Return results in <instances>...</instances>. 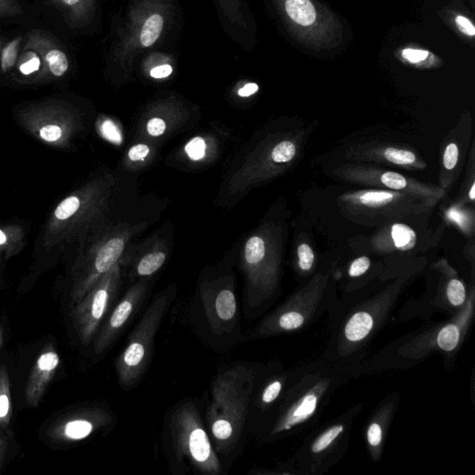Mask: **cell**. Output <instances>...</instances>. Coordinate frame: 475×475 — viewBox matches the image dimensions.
Listing matches in <instances>:
<instances>
[{"label":"cell","mask_w":475,"mask_h":475,"mask_svg":"<svg viewBox=\"0 0 475 475\" xmlns=\"http://www.w3.org/2000/svg\"><path fill=\"white\" fill-rule=\"evenodd\" d=\"M256 380V371L243 361L226 366L212 380L205 420L221 460L242 449Z\"/></svg>","instance_id":"cell-1"},{"label":"cell","mask_w":475,"mask_h":475,"mask_svg":"<svg viewBox=\"0 0 475 475\" xmlns=\"http://www.w3.org/2000/svg\"><path fill=\"white\" fill-rule=\"evenodd\" d=\"M185 320L212 350L226 354L242 343L244 338L233 274L215 272L202 277L189 301Z\"/></svg>","instance_id":"cell-2"},{"label":"cell","mask_w":475,"mask_h":475,"mask_svg":"<svg viewBox=\"0 0 475 475\" xmlns=\"http://www.w3.org/2000/svg\"><path fill=\"white\" fill-rule=\"evenodd\" d=\"M163 448L173 474L189 472L203 475H220L224 470L212 443L199 401L183 399L164 417Z\"/></svg>","instance_id":"cell-3"},{"label":"cell","mask_w":475,"mask_h":475,"mask_svg":"<svg viewBox=\"0 0 475 475\" xmlns=\"http://www.w3.org/2000/svg\"><path fill=\"white\" fill-rule=\"evenodd\" d=\"M287 236L285 220L270 221L246 242L240 265L245 279L243 309L246 318L258 315L275 293Z\"/></svg>","instance_id":"cell-4"},{"label":"cell","mask_w":475,"mask_h":475,"mask_svg":"<svg viewBox=\"0 0 475 475\" xmlns=\"http://www.w3.org/2000/svg\"><path fill=\"white\" fill-rule=\"evenodd\" d=\"M437 201L387 189H356L337 197L340 214L355 224L380 228L390 222H416L428 219Z\"/></svg>","instance_id":"cell-5"},{"label":"cell","mask_w":475,"mask_h":475,"mask_svg":"<svg viewBox=\"0 0 475 475\" xmlns=\"http://www.w3.org/2000/svg\"><path fill=\"white\" fill-rule=\"evenodd\" d=\"M176 295L175 284L156 293L128 336L114 364L122 390L131 391L138 387L149 370L156 335L174 303Z\"/></svg>","instance_id":"cell-6"},{"label":"cell","mask_w":475,"mask_h":475,"mask_svg":"<svg viewBox=\"0 0 475 475\" xmlns=\"http://www.w3.org/2000/svg\"><path fill=\"white\" fill-rule=\"evenodd\" d=\"M332 177L363 188L405 192L437 202H441L446 195L439 186L423 182L395 170L375 164L348 162L337 166L332 171Z\"/></svg>","instance_id":"cell-7"},{"label":"cell","mask_w":475,"mask_h":475,"mask_svg":"<svg viewBox=\"0 0 475 475\" xmlns=\"http://www.w3.org/2000/svg\"><path fill=\"white\" fill-rule=\"evenodd\" d=\"M121 286L122 267L118 263L94 284L77 307L78 331L86 343L91 342L100 324L118 301Z\"/></svg>","instance_id":"cell-8"},{"label":"cell","mask_w":475,"mask_h":475,"mask_svg":"<svg viewBox=\"0 0 475 475\" xmlns=\"http://www.w3.org/2000/svg\"><path fill=\"white\" fill-rule=\"evenodd\" d=\"M348 162L375 164L387 169L423 171L426 162L409 145L385 141H368L354 145L345 153Z\"/></svg>","instance_id":"cell-9"},{"label":"cell","mask_w":475,"mask_h":475,"mask_svg":"<svg viewBox=\"0 0 475 475\" xmlns=\"http://www.w3.org/2000/svg\"><path fill=\"white\" fill-rule=\"evenodd\" d=\"M150 288V281L134 282L124 295L118 299L103 320L95 343L97 353L108 350L121 337L134 318L141 312L149 295Z\"/></svg>","instance_id":"cell-10"},{"label":"cell","mask_w":475,"mask_h":475,"mask_svg":"<svg viewBox=\"0 0 475 475\" xmlns=\"http://www.w3.org/2000/svg\"><path fill=\"white\" fill-rule=\"evenodd\" d=\"M472 134L473 119L470 114H463L441 144L438 186L446 194L456 184L462 174L472 142L474 141Z\"/></svg>","instance_id":"cell-11"},{"label":"cell","mask_w":475,"mask_h":475,"mask_svg":"<svg viewBox=\"0 0 475 475\" xmlns=\"http://www.w3.org/2000/svg\"><path fill=\"white\" fill-rule=\"evenodd\" d=\"M63 39L43 21L24 28L22 47L36 50L40 55L46 79H61L71 71L72 58Z\"/></svg>","instance_id":"cell-12"},{"label":"cell","mask_w":475,"mask_h":475,"mask_svg":"<svg viewBox=\"0 0 475 475\" xmlns=\"http://www.w3.org/2000/svg\"><path fill=\"white\" fill-rule=\"evenodd\" d=\"M42 21L63 38H74L86 24L89 0H33Z\"/></svg>","instance_id":"cell-13"},{"label":"cell","mask_w":475,"mask_h":475,"mask_svg":"<svg viewBox=\"0 0 475 475\" xmlns=\"http://www.w3.org/2000/svg\"><path fill=\"white\" fill-rule=\"evenodd\" d=\"M131 236H132V230L130 226L119 225L118 230L103 242L95 254L91 274L86 281L85 292L91 290L93 283H96L114 265L120 263Z\"/></svg>","instance_id":"cell-14"},{"label":"cell","mask_w":475,"mask_h":475,"mask_svg":"<svg viewBox=\"0 0 475 475\" xmlns=\"http://www.w3.org/2000/svg\"><path fill=\"white\" fill-rule=\"evenodd\" d=\"M418 243V233L405 221L387 223L370 239L371 247L377 251H409Z\"/></svg>","instance_id":"cell-15"},{"label":"cell","mask_w":475,"mask_h":475,"mask_svg":"<svg viewBox=\"0 0 475 475\" xmlns=\"http://www.w3.org/2000/svg\"><path fill=\"white\" fill-rule=\"evenodd\" d=\"M167 259V249L164 245H149L139 253L132 254L130 259H122L120 265L130 267V277L132 283L139 281H149L155 276Z\"/></svg>","instance_id":"cell-16"},{"label":"cell","mask_w":475,"mask_h":475,"mask_svg":"<svg viewBox=\"0 0 475 475\" xmlns=\"http://www.w3.org/2000/svg\"><path fill=\"white\" fill-rule=\"evenodd\" d=\"M41 21L30 0H0V27L27 28Z\"/></svg>","instance_id":"cell-17"},{"label":"cell","mask_w":475,"mask_h":475,"mask_svg":"<svg viewBox=\"0 0 475 475\" xmlns=\"http://www.w3.org/2000/svg\"><path fill=\"white\" fill-rule=\"evenodd\" d=\"M8 79L14 81L46 79V70L40 55L36 50L22 47L21 54Z\"/></svg>","instance_id":"cell-18"},{"label":"cell","mask_w":475,"mask_h":475,"mask_svg":"<svg viewBox=\"0 0 475 475\" xmlns=\"http://www.w3.org/2000/svg\"><path fill=\"white\" fill-rule=\"evenodd\" d=\"M24 40V28H17L3 45L0 50V77L4 79L10 77L21 54Z\"/></svg>","instance_id":"cell-19"},{"label":"cell","mask_w":475,"mask_h":475,"mask_svg":"<svg viewBox=\"0 0 475 475\" xmlns=\"http://www.w3.org/2000/svg\"><path fill=\"white\" fill-rule=\"evenodd\" d=\"M467 166L465 178L462 187H460V194L455 203L462 206H471L474 208L475 203V143L472 142L470 152L467 157Z\"/></svg>","instance_id":"cell-20"},{"label":"cell","mask_w":475,"mask_h":475,"mask_svg":"<svg viewBox=\"0 0 475 475\" xmlns=\"http://www.w3.org/2000/svg\"><path fill=\"white\" fill-rule=\"evenodd\" d=\"M445 217L446 220H449L452 224L459 228L463 235L468 238H474L475 227L474 208L459 205L453 202L445 210Z\"/></svg>","instance_id":"cell-21"},{"label":"cell","mask_w":475,"mask_h":475,"mask_svg":"<svg viewBox=\"0 0 475 475\" xmlns=\"http://www.w3.org/2000/svg\"><path fill=\"white\" fill-rule=\"evenodd\" d=\"M285 8L288 15L303 26L311 25L317 18L314 6L310 0H286Z\"/></svg>","instance_id":"cell-22"},{"label":"cell","mask_w":475,"mask_h":475,"mask_svg":"<svg viewBox=\"0 0 475 475\" xmlns=\"http://www.w3.org/2000/svg\"><path fill=\"white\" fill-rule=\"evenodd\" d=\"M296 265L301 272H310L314 267L316 254L312 242L309 237L301 234L295 242Z\"/></svg>","instance_id":"cell-23"},{"label":"cell","mask_w":475,"mask_h":475,"mask_svg":"<svg viewBox=\"0 0 475 475\" xmlns=\"http://www.w3.org/2000/svg\"><path fill=\"white\" fill-rule=\"evenodd\" d=\"M373 326V320L368 313H357L346 325L345 336L351 342H359L370 334Z\"/></svg>","instance_id":"cell-24"},{"label":"cell","mask_w":475,"mask_h":475,"mask_svg":"<svg viewBox=\"0 0 475 475\" xmlns=\"http://www.w3.org/2000/svg\"><path fill=\"white\" fill-rule=\"evenodd\" d=\"M163 27V17L159 15V14H153V15L149 17L146 22H145L141 31V42L142 46L150 47L155 44L159 36H160Z\"/></svg>","instance_id":"cell-25"},{"label":"cell","mask_w":475,"mask_h":475,"mask_svg":"<svg viewBox=\"0 0 475 475\" xmlns=\"http://www.w3.org/2000/svg\"><path fill=\"white\" fill-rule=\"evenodd\" d=\"M282 385L283 384H282L281 380L279 379L273 380V381L268 382L263 388L258 398H257L256 407L259 410H264L267 406H270V404H272L274 401H276L279 396L281 395Z\"/></svg>","instance_id":"cell-26"},{"label":"cell","mask_w":475,"mask_h":475,"mask_svg":"<svg viewBox=\"0 0 475 475\" xmlns=\"http://www.w3.org/2000/svg\"><path fill=\"white\" fill-rule=\"evenodd\" d=\"M460 342V329L456 325L449 324L444 327L438 334L437 343L444 351H452Z\"/></svg>","instance_id":"cell-27"},{"label":"cell","mask_w":475,"mask_h":475,"mask_svg":"<svg viewBox=\"0 0 475 475\" xmlns=\"http://www.w3.org/2000/svg\"><path fill=\"white\" fill-rule=\"evenodd\" d=\"M343 431V426L342 424H337V426H334L329 427L328 430L323 432L322 434L320 435L316 439L315 442L312 445V452L313 453H320V452L325 451L327 448L331 444L334 442Z\"/></svg>","instance_id":"cell-28"},{"label":"cell","mask_w":475,"mask_h":475,"mask_svg":"<svg viewBox=\"0 0 475 475\" xmlns=\"http://www.w3.org/2000/svg\"><path fill=\"white\" fill-rule=\"evenodd\" d=\"M446 295L453 306H462L465 302L466 290L462 281L458 279H452L446 286Z\"/></svg>","instance_id":"cell-29"},{"label":"cell","mask_w":475,"mask_h":475,"mask_svg":"<svg viewBox=\"0 0 475 475\" xmlns=\"http://www.w3.org/2000/svg\"><path fill=\"white\" fill-rule=\"evenodd\" d=\"M80 208V200L77 197H69L60 203L55 210V217L60 220L68 219L74 216Z\"/></svg>","instance_id":"cell-30"},{"label":"cell","mask_w":475,"mask_h":475,"mask_svg":"<svg viewBox=\"0 0 475 475\" xmlns=\"http://www.w3.org/2000/svg\"><path fill=\"white\" fill-rule=\"evenodd\" d=\"M187 155L194 161H199L205 157L206 143L205 139L196 137L187 144L185 148Z\"/></svg>","instance_id":"cell-31"},{"label":"cell","mask_w":475,"mask_h":475,"mask_svg":"<svg viewBox=\"0 0 475 475\" xmlns=\"http://www.w3.org/2000/svg\"><path fill=\"white\" fill-rule=\"evenodd\" d=\"M371 265V259L368 256H363L357 257L353 262L351 263L350 267H349V276L359 277L367 272L368 268Z\"/></svg>","instance_id":"cell-32"},{"label":"cell","mask_w":475,"mask_h":475,"mask_svg":"<svg viewBox=\"0 0 475 475\" xmlns=\"http://www.w3.org/2000/svg\"><path fill=\"white\" fill-rule=\"evenodd\" d=\"M102 133L109 141L114 142V143H121V133L113 122L107 121L102 125Z\"/></svg>","instance_id":"cell-33"},{"label":"cell","mask_w":475,"mask_h":475,"mask_svg":"<svg viewBox=\"0 0 475 475\" xmlns=\"http://www.w3.org/2000/svg\"><path fill=\"white\" fill-rule=\"evenodd\" d=\"M166 130V124L162 118L155 117L150 119L147 124V131L150 136L161 137Z\"/></svg>","instance_id":"cell-34"},{"label":"cell","mask_w":475,"mask_h":475,"mask_svg":"<svg viewBox=\"0 0 475 475\" xmlns=\"http://www.w3.org/2000/svg\"><path fill=\"white\" fill-rule=\"evenodd\" d=\"M150 148L146 144H137L134 145L130 150H128V158L131 161H142L149 155Z\"/></svg>","instance_id":"cell-35"},{"label":"cell","mask_w":475,"mask_h":475,"mask_svg":"<svg viewBox=\"0 0 475 475\" xmlns=\"http://www.w3.org/2000/svg\"><path fill=\"white\" fill-rule=\"evenodd\" d=\"M40 137L47 141H56L61 137V130L58 125H49L42 127Z\"/></svg>","instance_id":"cell-36"},{"label":"cell","mask_w":475,"mask_h":475,"mask_svg":"<svg viewBox=\"0 0 475 475\" xmlns=\"http://www.w3.org/2000/svg\"><path fill=\"white\" fill-rule=\"evenodd\" d=\"M382 431L381 426L378 423H373L368 428V441L371 446H378L382 442Z\"/></svg>","instance_id":"cell-37"},{"label":"cell","mask_w":475,"mask_h":475,"mask_svg":"<svg viewBox=\"0 0 475 475\" xmlns=\"http://www.w3.org/2000/svg\"><path fill=\"white\" fill-rule=\"evenodd\" d=\"M402 55H403V57L406 59V60L415 63L426 60V59L428 57L429 53L424 52V50L407 49L403 50Z\"/></svg>","instance_id":"cell-38"},{"label":"cell","mask_w":475,"mask_h":475,"mask_svg":"<svg viewBox=\"0 0 475 475\" xmlns=\"http://www.w3.org/2000/svg\"><path fill=\"white\" fill-rule=\"evenodd\" d=\"M456 22L458 26H459L460 31L466 35L473 36L475 35V28L470 21L467 18L463 16H458L456 18Z\"/></svg>","instance_id":"cell-39"},{"label":"cell","mask_w":475,"mask_h":475,"mask_svg":"<svg viewBox=\"0 0 475 475\" xmlns=\"http://www.w3.org/2000/svg\"><path fill=\"white\" fill-rule=\"evenodd\" d=\"M10 400L6 393H0V421L6 420L10 413Z\"/></svg>","instance_id":"cell-40"},{"label":"cell","mask_w":475,"mask_h":475,"mask_svg":"<svg viewBox=\"0 0 475 475\" xmlns=\"http://www.w3.org/2000/svg\"><path fill=\"white\" fill-rule=\"evenodd\" d=\"M173 69L172 67L169 65V64H164V65H160L153 68L150 71V75L156 79H161V78H166L169 77L172 74Z\"/></svg>","instance_id":"cell-41"},{"label":"cell","mask_w":475,"mask_h":475,"mask_svg":"<svg viewBox=\"0 0 475 475\" xmlns=\"http://www.w3.org/2000/svg\"><path fill=\"white\" fill-rule=\"evenodd\" d=\"M258 86L256 85V84L254 83H249L246 84L244 86H243L242 88H240L239 92H238V94H239V96L246 98L251 96V95H254V93H256L257 91H258Z\"/></svg>","instance_id":"cell-42"},{"label":"cell","mask_w":475,"mask_h":475,"mask_svg":"<svg viewBox=\"0 0 475 475\" xmlns=\"http://www.w3.org/2000/svg\"><path fill=\"white\" fill-rule=\"evenodd\" d=\"M11 33H13V31H0V50H1L3 45L6 43V41L8 40V38H10V36L11 35Z\"/></svg>","instance_id":"cell-43"},{"label":"cell","mask_w":475,"mask_h":475,"mask_svg":"<svg viewBox=\"0 0 475 475\" xmlns=\"http://www.w3.org/2000/svg\"><path fill=\"white\" fill-rule=\"evenodd\" d=\"M6 242H7V237L2 231H0V244H4Z\"/></svg>","instance_id":"cell-44"},{"label":"cell","mask_w":475,"mask_h":475,"mask_svg":"<svg viewBox=\"0 0 475 475\" xmlns=\"http://www.w3.org/2000/svg\"><path fill=\"white\" fill-rule=\"evenodd\" d=\"M2 340H3V337H2V329H0V346H1Z\"/></svg>","instance_id":"cell-45"}]
</instances>
